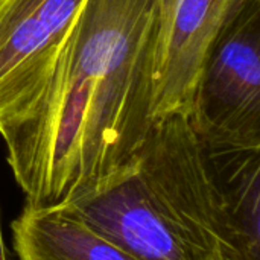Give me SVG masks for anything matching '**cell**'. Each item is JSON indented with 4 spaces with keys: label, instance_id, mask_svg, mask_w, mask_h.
I'll return each mask as SVG.
<instances>
[{
    "label": "cell",
    "instance_id": "obj_5",
    "mask_svg": "<svg viewBox=\"0 0 260 260\" xmlns=\"http://www.w3.org/2000/svg\"><path fill=\"white\" fill-rule=\"evenodd\" d=\"M85 0H0V122L32 94Z\"/></svg>",
    "mask_w": 260,
    "mask_h": 260
},
{
    "label": "cell",
    "instance_id": "obj_4",
    "mask_svg": "<svg viewBox=\"0 0 260 260\" xmlns=\"http://www.w3.org/2000/svg\"><path fill=\"white\" fill-rule=\"evenodd\" d=\"M232 0H157L152 113L158 120L189 113L206 52Z\"/></svg>",
    "mask_w": 260,
    "mask_h": 260
},
{
    "label": "cell",
    "instance_id": "obj_8",
    "mask_svg": "<svg viewBox=\"0 0 260 260\" xmlns=\"http://www.w3.org/2000/svg\"><path fill=\"white\" fill-rule=\"evenodd\" d=\"M0 260H8V253H6L3 233H2V218H0Z\"/></svg>",
    "mask_w": 260,
    "mask_h": 260
},
{
    "label": "cell",
    "instance_id": "obj_6",
    "mask_svg": "<svg viewBox=\"0 0 260 260\" xmlns=\"http://www.w3.org/2000/svg\"><path fill=\"white\" fill-rule=\"evenodd\" d=\"M11 233L18 260H140L62 207H23Z\"/></svg>",
    "mask_w": 260,
    "mask_h": 260
},
{
    "label": "cell",
    "instance_id": "obj_1",
    "mask_svg": "<svg viewBox=\"0 0 260 260\" xmlns=\"http://www.w3.org/2000/svg\"><path fill=\"white\" fill-rule=\"evenodd\" d=\"M157 0H85L44 78L0 122L27 209L66 207L123 168L155 123Z\"/></svg>",
    "mask_w": 260,
    "mask_h": 260
},
{
    "label": "cell",
    "instance_id": "obj_2",
    "mask_svg": "<svg viewBox=\"0 0 260 260\" xmlns=\"http://www.w3.org/2000/svg\"><path fill=\"white\" fill-rule=\"evenodd\" d=\"M62 209L140 260H242L210 161L184 113L155 120L123 168Z\"/></svg>",
    "mask_w": 260,
    "mask_h": 260
},
{
    "label": "cell",
    "instance_id": "obj_3",
    "mask_svg": "<svg viewBox=\"0 0 260 260\" xmlns=\"http://www.w3.org/2000/svg\"><path fill=\"white\" fill-rule=\"evenodd\" d=\"M187 119L206 154L260 151V0L230 2Z\"/></svg>",
    "mask_w": 260,
    "mask_h": 260
},
{
    "label": "cell",
    "instance_id": "obj_7",
    "mask_svg": "<svg viewBox=\"0 0 260 260\" xmlns=\"http://www.w3.org/2000/svg\"><path fill=\"white\" fill-rule=\"evenodd\" d=\"M242 260H260V151L206 154Z\"/></svg>",
    "mask_w": 260,
    "mask_h": 260
}]
</instances>
